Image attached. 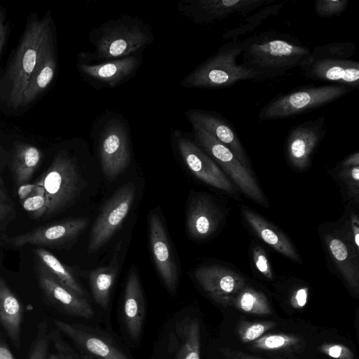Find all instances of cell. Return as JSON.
Listing matches in <instances>:
<instances>
[{
	"mask_svg": "<svg viewBox=\"0 0 359 359\" xmlns=\"http://www.w3.org/2000/svg\"><path fill=\"white\" fill-rule=\"evenodd\" d=\"M81 178L74 161L60 152L36 183L42 187L46 202L45 216L51 217L67 208L75 199Z\"/></svg>",
	"mask_w": 359,
	"mask_h": 359,
	"instance_id": "cell-7",
	"label": "cell"
},
{
	"mask_svg": "<svg viewBox=\"0 0 359 359\" xmlns=\"http://www.w3.org/2000/svg\"><path fill=\"white\" fill-rule=\"evenodd\" d=\"M325 132V117H319L291 128L285 141V153L290 164L297 170L307 168Z\"/></svg>",
	"mask_w": 359,
	"mask_h": 359,
	"instance_id": "cell-15",
	"label": "cell"
},
{
	"mask_svg": "<svg viewBox=\"0 0 359 359\" xmlns=\"http://www.w3.org/2000/svg\"><path fill=\"white\" fill-rule=\"evenodd\" d=\"M204 330L198 310L186 306L163 324L150 359H203Z\"/></svg>",
	"mask_w": 359,
	"mask_h": 359,
	"instance_id": "cell-2",
	"label": "cell"
},
{
	"mask_svg": "<svg viewBox=\"0 0 359 359\" xmlns=\"http://www.w3.org/2000/svg\"><path fill=\"white\" fill-rule=\"evenodd\" d=\"M50 34L48 19L34 20L26 27L8 71L10 101L15 108L22 105L27 81L38 62L42 46Z\"/></svg>",
	"mask_w": 359,
	"mask_h": 359,
	"instance_id": "cell-5",
	"label": "cell"
},
{
	"mask_svg": "<svg viewBox=\"0 0 359 359\" xmlns=\"http://www.w3.org/2000/svg\"><path fill=\"white\" fill-rule=\"evenodd\" d=\"M6 36V27L4 24V17L2 13H0V53Z\"/></svg>",
	"mask_w": 359,
	"mask_h": 359,
	"instance_id": "cell-50",
	"label": "cell"
},
{
	"mask_svg": "<svg viewBox=\"0 0 359 359\" xmlns=\"http://www.w3.org/2000/svg\"><path fill=\"white\" fill-rule=\"evenodd\" d=\"M283 7V3L280 2L273 5H268L259 11L248 16L236 26L226 29L222 34L224 39L238 41L241 36L253 32L267 18L276 15Z\"/></svg>",
	"mask_w": 359,
	"mask_h": 359,
	"instance_id": "cell-31",
	"label": "cell"
},
{
	"mask_svg": "<svg viewBox=\"0 0 359 359\" xmlns=\"http://www.w3.org/2000/svg\"><path fill=\"white\" fill-rule=\"evenodd\" d=\"M323 241L330 257L348 286L359 291V255L344 239L338 230L324 235Z\"/></svg>",
	"mask_w": 359,
	"mask_h": 359,
	"instance_id": "cell-23",
	"label": "cell"
},
{
	"mask_svg": "<svg viewBox=\"0 0 359 359\" xmlns=\"http://www.w3.org/2000/svg\"><path fill=\"white\" fill-rule=\"evenodd\" d=\"M344 239L359 255V218L357 212L351 211L341 229H338Z\"/></svg>",
	"mask_w": 359,
	"mask_h": 359,
	"instance_id": "cell-37",
	"label": "cell"
},
{
	"mask_svg": "<svg viewBox=\"0 0 359 359\" xmlns=\"http://www.w3.org/2000/svg\"><path fill=\"white\" fill-rule=\"evenodd\" d=\"M122 338L130 348L140 346L144 333L146 302L139 276L130 271L118 311Z\"/></svg>",
	"mask_w": 359,
	"mask_h": 359,
	"instance_id": "cell-11",
	"label": "cell"
},
{
	"mask_svg": "<svg viewBox=\"0 0 359 359\" xmlns=\"http://www.w3.org/2000/svg\"><path fill=\"white\" fill-rule=\"evenodd\" d=\"M241 212L258 238L287 258L302 263L293 244L281 231L247 206L241 207Z\"/></svg>",
	"mask_w": 359,
	"mask_h": 359,
	"instance_id": "cell-24",
	"label": "cell"
},
{
	"mask_svg": "<svg viewBox=\"0 0 359 359\" xmlns=\"http://www.w3.org/2000/svg\"><path fill=\"white\" fill-rule=\"evenodd\" d=\"M266 0H194L183 3L182 13L198 24H208L233 15L250 12L268 3Z\"/></svg>",
	"mask_w": 359,
	"mask_h": 359,
	"instance_id": "cell-17",
	"label": "cell"
},
{
	"mask_svg": "<svg viewBox=\"0 0 359 359\" xmlns=\"http://www.w3.org/2000/svg\"><path fill=\"white\" fill-rule=\"evenodd\" d=\"M35 186L36 184H22L18 190V195L20 199L24 200L29 196L34 191Z\"/></svg>",
	"mask_w": 359,
	"mask_h": 359,
	"instance_id": "cell-49",
	"label": "cell"
},
{
	"mask_svg": "<svg viewBox=\"0 0 359 359\" xmlns=\"http://www.w3.org/2000/svg\"><path fill=\"white\" fill-rule=\"evenodd\" d=\"M51 34L42 46L38 62L23 93L22 105L27 104L36 99L47 88L55 76L56 62Z\"/></svg>",
	"mask_w": 359,
	"mask_h": 359,
	"instance_id": "cell-25",
	"label": "cell"
},
{
	"mask_svg": "<svg viewBox=\"0 0 359 359\" xmlns=\"http://www.w3.org/2000/svg\"><path fill=\"white\" fill-rule=\"evenodd\" d=\"M223 215L212 198L205 194L194 195L187 211V229L190 236L204 240L217 229Z\"/></svg>",
	"mask_w": 359,
	"mask_h": 359,
	"instance_id": "cell-21",
	"label": "cell"
},
{
	"mask_svg": "<svg viewBox=\"0 0 359 359\" xmlns=\"http://www.w3.org/2000/svg\"><path fill=\"white\" fill-rule=\"evenodd\" d=\"M53 322L56 329L87 359H136L123 338L111 328L58 319Z\"/></svg>",
	"mask_w": 359,
	"mask_h": 359,
	"instance_id": "cell-4",
	"label": "cell"
},
{
	"mask_svg": "<svg viewBox=\"0 0 359 359\" xmlns=\"http://www.w3.org/2000/svg\"><path fill=\"white\" fill-rule=\"evenodd\" d=\"M276 325L273 321L250 323L242 321L238 327V334L243 343H249L257 339L267 330Z\"/></svg>",
	"mask_w": 359,
	"mask_h": 359,
	"instance_id": "cell-36",
	"label": "cell"
},
{
	"mask_svg": "<svg viewBox=\"0 0 359 359\" xmlns=\"http://www.w3.org/2000/svg\"><path fill=\"white\" fill-rule=\"evenodd\" d=\"M308 298V288L302 287L297 290L291 298V304L294 308L301 309L303 308Z\"/></svg>",
	"mask_w": 359,
	"mask_h": 359,
	"instance_id": "cell-44",
	"label": "cell"
},
{
	"mask_svg": "<svg viewBox=\"0 0 359 359\" xmlns=\"http://www.w3.org/2000/svg\"><path fill=\"white\" fill-rule=\"evenodd\" d=\"M300 343V339L294 335L273 334L260 337L255 340L252 346L260 350H287Z\"/></svg>",
	"mask_w": 359,
	"mask_h": 359,
	"instance_id": "cell-35",
	"label": "cell"
},
{
	"mask_svg": "<svg viewBox=\"0 0 359 359\" xmlns=\"http://www.w3.org/2000/svg\"><path fill=\"white\" fill-rule=\"evenodd\" d=\"M338 165L339 168L359 165V152L356 151L352 154L343 161H341Z\"/></svg>",
	"mask_w": 359,
	"mask_h": 359,
	"instance_id": "cell-46",
	"label": "cell"
},
{
	"mask_svg": "<svg viewBox=\"0 0 359 359\" xmlns=\"http://www.w3.org/2000/svg\"><path fill=\"white\" fill-rule=\"evenodd\" d=\"M48 340L46 359H87L62 337L57 329L48 333Z\"/></svg>",
	"mask_w": 359,
	"mask_h": 359,
	"instance_id": "cell-34",
	"label": "cell"
},
{
	"mask_svg": "<svg viewBox=\"0 0 359 359\" xmlns=\"http://www.w3.org/2000/svg\"><path fill=\"white\" fill-rule=\"evenodd\" d=\"M32 193L22 202L23 208L34 216H45L47 210L44 192L41 187L35 184Z\"/></svg>",
	"mask_w": 359,
	"mask_h": 359,
	"instance_id": "cell-39",
	"label": "cell"
},
{
	"mask_svg": "<svg viewBox=\"0 0 359 359\" xmlns=\"http://www.w3.org/2000/svg\"><path fill=\"white\" fill-rule=\"evenodd\" d=\"M41 159V153L28 144H18L14 151L12 169L17 184H25L32 177Z\"/></svg>",
	"mask_w": 359,
	"mask_h": 359,
	"instance_id": "cell-30",
	"label": "cell"
},
{
	"mask_svg": "<svg viewBox=\"0 0 359 359\" xmlns=\"http://www.w3.org/2000/svg\"><path fill=\"white\" fill-rule=\"evenodd\" d=\"M149 241L157 271L170 295L175 296L179 283V272L172 245L162 219L152 211L149 220Z\"/></svg>",
	"mask_w": 359,
	"mask_h": 359,
	"instance_id": "cell-13",
	"label": "cell"
},
{
	"mask_svg": "<svg viewBox=\"0 0 359 359\" xmlns=\"http://www.w3.org/2000/svg\"><path fill=\"white\" fill-rule=\"evenodd\" d=\"M193 128L198 144L220 165L241 191L256 203L269 207L252 170L243 166L232 151L215 137L199 128Z\"/></svg>",
	"mask_w": 359,
	"mask_h": 359,
	"instance_id": "cell-8",
	"label": "cell"
},
{
	"mask_svg": "<svg viewBox=\"0 0 359 359\" xmlns=\"http://www.w3.org/2000/svg\"><path fill=\"white\" fill-rule=\"evenodd\" d=\"M241 54L239 41H230L201 63L182 81L187 88H215L234 85L243 80H259L250 68L238 63Z\"/></svg>",
	"mask_w": 359,
	"mask_h": 359,
	"instance_id": "cell-3",
	"label": "cell"
},
{
	"mask_svg": "<svg viewBox=\"0 0 359 359\" xmlns=\"http://www.w3.org/2000/svg\"><path fill=\"white\" fill-rule=\"evenodd\" d=\"M0 359H15L12 352L0 337Z\"/></svg>",
	"mask_w": 359,
	"mask_h": 359,
	"instance_id": "cell-48",
	"label": "cell"
},
{
	"mask_svg": "<svg viewBox=\"0 0 359 359\" xmlns=\"http://www.w3.org/2000/svg\"><path fill=\"white\" fill-rule=\"evenodd\" d=\"M193 127L199 128L229 149L243 166L251 170L248 156L231 123L212 112L191 109L187 112Z\"/></svg>",
	"mask_w": 359,
	"mask_h": 359,
	"instance_id": "cell-20",
	"label": "cell"
},
{
	"mask_svg": "<svg viewBox=\"0 0 359 359\" xmlns=\"http://www.w3.org/2000/svg\"><path fill=\"white\" fill-rule=\"evenodd\" d=\"M135 192V184L128 182L119 187L107 201L90 230L89 254L100 250L120 228L133 205Z\"/></svg>",
	"mask_w": 359,
	"mask_h": 359,
	"instance_id": "cell-10",
	"label": "cell"
},
{
	"mask_svg": "<svg viewBox=\"0 0 359 359\" xmlns=\"http://www.w3.org/2000/svg\"><path fill=\"white\" fill-rule=\"evenodd\" d=\"M226 359H260L249 355L243 352L233 350H222Z\"/></svg>",
	"mask_w": 359,
	"mask_h": 359,
	"instance_id": "cell-45",
	"label": "cell"
},
{
	"mask_svg": "<svg viewBox=\"0 0 359 359\" xmlns=\"http://www.w3.org/2000/svg\"><path fill=\"white\" fill-rule=\"evenodd\" d=\"M338 177L344 183L351 198L358 203L359 199V165L339 168Z\"/></svg>",
	"mask_w": 359,
	"mask_h": 359,
	"instance_id": "cell-38",
	"label": "cell"
},
{
	"mask_svg": "<svg viewBox=\"0 0 359 359\" xmlns=\"http://www.w3.org/2000/svg\"><path fill=\"white\" fill-rule=\"evenodd\" d=\"M23 307L0 277V323L15 347L20 341Z\"/></svg>",
	"mask_w": 359,
	"mask_h": 359,
	"instance_id": "cell-28",
	"label": "cell"
},
{
	"mask_svg": "<svg viewBox=\"0 0 359 359\" xmlns=\"http://www.w3.org/2000/svg\"><path fill=\"white\" fill-rule=\"evenodd\" d=\"M177 147L184 162L196 177L205 184L224 191H236L217 164L197 144L182 137L177 140Z\"/></svg>",
	"mask_w": 359,
	"mask_h": 359,
	"instance_id": "cell-18",
	"label": "cell"
},
{
	"mask_svg": "<svg viewBox=\"0 0 359 359\" xmlns=\"http://www.w3.org/2000/svg\"><path fill=\"white\" fill-rule=\"evenodd\" d=\"M309 79L330 81L350 88L359 85V63L353 60L318 59L301 67Z\"/></svg>",
	"mask_w": 359,
	"mask_h": 359,
	"instance_id": "cell-22",
	"label": "cell"
},
{
	"mask_svg": "<svg viewBox=\"0 0 359 359\" xmlns=\"http://www.w3.org/2000/svg\"><path fill=\"white\" fill-rule=\"evenodd\" d=\"M100 156L102 171L109 180L116 179L128 167L130 159L128 140L120 121L112 120L103 130Z\"/></svg>",
	"mask_w": 359,
	"mask_h": 359,
	"instance_id": "cell-16",
	"label": "cell"
},
{
	"mask_svg": "<svg viewBox=\"0 0 359 359\" xmlns=\"http://www.w3.org/2000/svg\"><path fill=\"white\" fill-rule=\"evenodd\" d=\"M35 253L41 265L56 280L75 294L88 298L83 287L74 275L53 254L41 248H36Z\"/></svg>",
	"mask_w": 359,
	"mask_h": 359,
	"instance_id": "cell-29",
	"label": "cell"
},
{
	"mask_svg": "<svg viewBox=\"0 0 359 359\" xmlns=\"http://www.w3.org/2000/svg\"><path fill=\"white\" fill-rule=\"evenodd\" d=\"M355 52V46L351 42L328 43L314 48L307 62L318 59L350 60Z\"/></svg>",
	"mask_w": 359,
	"mask_h": 359,
	"instance_id": "cell-33",
	"label": "cell"
},
{
	"mask_svg": "<svg viewBox=\"0 0 359 359\" xmlns=\"http://www.w3.org/2000/svg\"><path fill=\"white\" fill-rule=\"evenodd\" d=\"M252 256L257 271L266 278L273 279L271 266L264 249L259 245H254L252 250Z\"/></svg>",
	"mask_w": 359,
	"mask_h": 359,
	"instance_id": "cell-42",
	"label": "cell"
},
{
	"mask_svg": "<svg viewBox=\"0 0 359 359\" xmlns=\"http://www.w3.org/2000/svg\"><path fill=\"white\" fill-rule=\"evenodd\" d=\"M231 304L250 314L269 315L272 312L264 294L246 285L235 296Z\"/></svg>",
	"mask_w": 359,
	"mask_h": 359,
	"instance_id": "cell-32",
	"label": "cell"
},
{
	"mask_svg": "<svg viewBox=\"0 0 359 359\" xmlns=\"http://www.w3.org/2000/svg\"><path fill=\"white\" fill-rule=\"evenodd\" d=\"M88 224L86 218L69 219L5 238L8 243L16 247L28 245L55 246L79 236Z\"/></svg>",
	"mask_w": 359,
	"mask_h": 359,
	"instance_id": "cell-19",
	"label": "cell"
},
{
	"mask_svg": "<svg viewBox=\"0 0 359 359\" xmlns=\"http://www.w3.org/2000/svg\"><path fill=\"white\" fill-rule=\"evenodd\" d=\"M116 273L114 266H103L90 271L88 276L92 300L109 328L111 294Z\"/></svg>",
	"mask_w": 359,
	"mask_h": 359,
	"instance_id": "cell-27",
	"label": "cell"
},
{
	"mask_svg": "<svg viewBox=\"0 0 359 359\" xmlns=\"http://www.w3.org/2000/svg\"><path fill=\"white\" fill-rule=\"evenodd\" d=\"M140 60L130 55L97 65L81 64L79 69L88 77L114 86L130 76L137 68Z\"/></svg>",
	"mask_w": 359,
	"mask_h": 359,
	"instance_id": "cell-26",
	"label": "cell"
},
{
	"mask_svg": "<svg viewBox=\"0 0 359 359\" xmlns=\"http://www.w3.org/2000/svg\"><path fill=\"white\" fill-rule=\"evenodd\" d=\"M11 210V207L6 202L4 194L0 189V222L6 218Z\"/></svg>",
	"mask_w": 359,
	"mask_h": 359,
	"instance_id": "cell-47",
	"label": "cell"
},
{
	"mask_svg": "<svg viewBox=\"0 0 359 359\" xmlns=\"http://www.w3.org/2000/svg\"><path fill=\"white\" fill-rule=\"evenodd\" d=\"M352 90V88L338 84L299 88L273 97L262 107L258 117L264 121L298 115L329 104Z\"/></svg>",
	"mask_w": 359,
	"mask_h": 359,
	"instance_id": "cell-6",
	"label": "cell"
},
{
	"mask_svg": "<svg viewBox=\"0 0 359 359\" xmlns=\"http://www.w3.org/2000/svg\"><path fill=\"white\" fill-rule=\"evenodd\" d=\"M37 274L46 299L60 312L93 324L103 320L89 298L81 297L60 284L41 264Z\"/></svg>",
	"mask_w": 359,
	"mask_h": 359,
	"instance_id": "cell-12",
	"label": "cell"
},
{
	"mask_svg": "<svg viewBox=\"0 0 359 359\" xmlns=\"http://www.w3.org/2000/svg\"><path fill=\"white\" fill-rule=\"evenodd\" d=\"M49 346L47 326L43 323L39 325L36 337L31 348L27 359H46Z\"/></svg>",
	"mask_w": 359,
	"mask_h": 359,
	"instance_id": "cell-41",
	"label": "cell"
},
{
	"mask_svg": "<svg viewBox=\"0 0 359 359\" xmlns=\"http://www.w3.org/2000/svg\"><path fill=\"white\" fill-rule=\"evenodd\" d=\"M241 45V64L253 70L259 80L275 79L301 68L311 52L298 40L274 31L252 36Z\"/></svg>",
	"mask_w": 359,
	"mask_h": 359,
	"instance_id": "cell-1",
	"label": "cell"
},
{
	"mask_svg": "<svg viewBox=\"0 0 359 359\" xmlns=\"http://www.w3.org/2000/svg\"><path fill=\"white\" fill-rule=\"evenodd\" d=\"M194 276L208 297L224 306L231 304L235 296L246 285L242 276L220 265L198 267Z\"/></svg>",
	"mask_w": 359,
	"mask_h": 359,
	"instance_id": "cell-14",
	"label": "cell"
},
{
	"mask_svg": "<svg viewBox=\"0 0 359 359\" xmlns=\"http://www.w3.org/2000/svg\"><path fill=\"white\" fill-rule=\"evenodd\" d=\"M100 27L95 43L96 55L101 58H122L131 55L149 42L150 34L143 25L121 20Z\"/></svg>",
	"mask_w": 359,
	"mask_h": 359,
	"instance_id": "cell-9",
	"label": "cell"
},
{
	"mask_svg": "<svg viewBox=\"0 0 359 359\" xmlns=\"http://www.w3.org/2000/svg\"><path fill=\"white\" fill-rule=\"evenodd\" d=\"M319 350L324 354L336 359H354V355L350 348L340 344L325 343Z\"/></svg>",
	"mask_w": 359,
	"mask_h": 359,
	"instance_id": "cell-43",
	"label": "cell"
},
{
	"mask_svg": "<svg viewBox=\"0 0 359 359\" xmlns=\"http://www.w3.org/2000/svg\"><path fill=\"white\" fill-rule=\"evenodd\" d=\"M347 0H318L315 1V11L320 18H328L341 14L348 6Z\"/></svg>",
	"mask_w": 359,
	"mask_h": 359,
	"instance_id": "cell-40",
	"label": "cell"
}]
</instances>
